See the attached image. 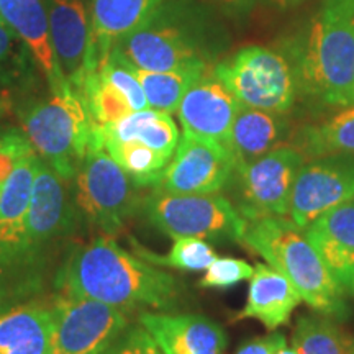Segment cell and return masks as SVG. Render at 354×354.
Segmentation results:
<instances>
[{
  "mask_svg": "<svg viewBox=\"0 0 354 354\" xmlns=\"http://www.w3.org/2000/svg\"><path fill=\"white\" fill-rule=\"evenodd\" d=\"M55 286L59 294L92 299L125 312H169L183 295V286L172 274L123 250L109 234L74 248L57 269Z\"/></svg>",
  "mask_w": 354,
  "mask_h": 354,
  "instance_id": "cell-1",
  "label": "cell"
},
{
  "mask_svg": "<svg viewBox=\"0 0 354 354\" xmlns=\"http://www.w3.org/2000/svg\"><path fill=\"white\" fill-rule=\"evenodd\" d=\"M299 88L330 105H351L354 0H325L310 21L292 66Z\"/></svg>",
  "mask_w": 354,
  "mask_h": 354,
  "instance_id": "cell-2",
  "label": "cell"
},
{
  "mask_svg": "<svg viewBox=\"0 0 354 354\" xmlns=\"http://www.w3.org/2000/svg\"><path fill=\"white\" fill-rule=\"evenodd\" d=\"M241 243L289 279L304 302L317 313L335 320L348 317L346 290L331 276L304 228L294 221L286 216L248 221Z\"/></svg>",
  "mask_w": 354,
  "mask_h": 354,
  "instance_id": "cell-3",
  "label": "cell"
},
{
  "mask_svg": "<svg viewBox=\"0 0 354 354\" xmlns=\"http://www.w3.org/2000/svg\"><path fill=\"white\" fill-rule=\"evenodd\" d=\"M21 125L38 156L68 183L86 158L97 123L81 92L68 84L30 105L21 115Z\"/></svg>",
  "mask_w": 354,
  "mask_h": 354,
  "instance_id": "cell-4",
  "label": "cell"
},
{
  "mask_svg": "<svg viewBox=\"0 0 354 354\" xmlns=\"http://www.w3.org/2000/svg\"><path fill=\"white\" fill-rule=\"evenodd\" d=\"M37 151L17 161L0 189V313L26 304L39 294L41 284L26 266V214L38 162Z\"/></svg>",
  "mask_w": 354,
  "mask_h": 354,
  "instance_id": "cell-5",
  "label": "cell"
},
{
  "mask_svg": "<svg viewBox=\"0 0 354 354\" xmlns=\"http://www.w3.org/2000/svg\"><path fill=\"white\" fill-rule=\"evenodd\" d=\"M141 210L158 232L172 240L192 236L241 243L248 225L234 203L221 194L184 196L151 189L141 201Z\"/></svg>",
  "mask_w": 354,
  "mask_h": 354,
  "instance_id": "cell-6",
  "label": "cell"
},
{
  "mask_svg": "<svg viewBox=\"0 0 354 354\" xmlns=\"http://www.w3.org/2000/svg\"><path fill=\"white\" fill-rule=\"evenodd\" d=\"M77 210L92 227L104 234L115 236L125 227V221L141 207L138 189L113 158L105 151L95 127V135L76 177Z\"/></svg>",
  "mask_w": 354,
  "mask_h": 354,
  "instance_id": "cell-7",
  "label": "cell"
},
{
  "mask_svg": "<svg viewBox=\"0 0 354 354\" xmlns=\"http://www.w3.org/2000/svg\"><path fill=\"white\" fill-rule=\"evenodd\" d=\"M212 71L246 107L287 113L297 99L294 68L284 56L269 48L246 46Z\"/></svg>",
  "mask_w": 354,
  "mask_h": 354,
  "instance_id": "cell-8",
  "label": "cell"
},
{
  "mask_svg": "<svg viewBox=\"0 0 354 354\" xmlns=\"http://www.w3.org/2000/svg\"><path fill=\"white\" fill-rule=\"evenodd\" d=\"M77 207L71 201L64 180L38 158L26 214V266L39 284H44L53 253L76 230Z\"/></svg>",
  "mask_w": 354,
  "mask_h": 354,
  "instance_id": "cell-9",
  "label": "cell"
},
{
  "mask_svg": "<svg viewBox=\"0 0 354 354\" xmlns=\"http://www.w3.org/2000/svg\"><path fill=\"white\" fill-rule=\"evenodd\" d=\"M305 156L299 148L282 145L245 165H236L228 187L234 207L248 221L286 216L294 183Z\"/></svg>",
  "mask_w": 354,
  "mask_h": 354,
  "instance_id": "cell-10",
  "label": "cell"
},
{
  "mask_svg": "<svg viewBox=\"0 0 354 354\" xmlns=\"http://www.w3.org/2000/svg\"><path fill=\"white\" fill-rule=\"evenodd\" d=\"M50 305L53 354H99L130 323L125 310L92 299L57 292Z\"/></svg>",
  "mask_w": 354,
  "mask_h": 354,
  "instance_id": "cell-11",
  "label": "cell"
},
{
  "mask_svg": "<svg viewBox=\"0 0 354 354\" xmlns=\"http://www.w3.org/2000/svg\"><path fill=\"white\" fill-rule=\"evenodd\" d=\"M236 159L227 145L183 135L153 189L184 196H209L227 189Z\"/></svg>",
  "mask_w": 354,
  "mask_h": 354,
  "instance_id": "cell-12",
  "label": "cell"
},
{
  "mask_svg": "<svg viewBox=\"0 0 354 354\" xmlns=\"http://www.w3.org/2000/svg\"><path fill=\"white\" fill-rule=\"evenodd\" d=\"M354 197V154L312 158L300 167L292 189L289 215L300 228Z\"/></svg>",
  "mask_w": 354,
  "mask_h": 354,
  "instance_id": "cell-13",
  "label": "cell"
},
{
  "mask_svg": "<svg viewBox=\"0 0 354 354\" xmlns=\"http://www.w3.org/2000/svg\"><path fill=\"white\" fill-rule=\"evenodd\" d=\"M44 6L57 64L79 92L97 69L91 15L84 0H44Z\"/></svg>",
  "mask_w": 354,
  "mask_h": 354,
  "instance_id": "cell-14",
  "label": "cell"
},
{
  "mask_svg": "<svg viewBox=\"0 0 354 354\" xmlns=\"http://www.w3.org/2000/svg\"><path fill=\"white\" fill-rule=\"evenodd\" d=\"M159 12L161 8L140 28L115 44L122 55L135 68L153 73L207 66L194 39L180 26L162 20Z\"/></svg>",
  "mask_w": 354,
  "mask_h": 354,
  "instance_id": "cell-15",
  "label": "cell"
},
{
  "mask_svg": "<svg viewBox=\"0 0 354 354\" xmlns=\"http://www.w3.org/2000/svg\"><path fill=\"white\" fill-rule=\"evenodd\" d=\"M240 107V100L209 69L185 92L177 115L184 135L214 140L228 146Z\"/></svg>",
  "mask_w": 354,
  "mask_h": 354,
  "instance_id": "cell-16",
  "label": "cell"
},
{
  "mask_svg": "<svg viewBox=\"0 0 354 354\" xmlns=\"http://www.w3.org/2000/svg\"><path fill=\"white\" fill-rule=\"evenodd\" d=\"M165 354H225L227 331L220 323L198 313L141 310L138 320Z\"/></svg>",
  "mask_w": 354,
  "mask_h": 354,
  "instance_id": "cell-17",
  "label": "cell"
},
{
  "mask_svg": "<svg viewBox=\"0 0 354 354\" xmlns=\"http://www.w3.org/2000/svg\"><path fill=\"white\" fill-rule=\"evenodd\" d=\"M331 276L344 290L354 281V197L304 228Z\"/></svg>",
  "mask_w": 354,
  "mask_h": 354,
  "instance_id": "cell-18",
  "label": "cell"
},
{
  "mask_svg": "<svg viewBox=\"0 0 354 354\" xmlns=\"http://www.w3.org/2000/svg\"><path fill=\"white\" fill-rule=\"evenodd\" d=\"M0 19L26 44L51 91L68 86L69 81L57 64L53 50L44 0H0Z\"/></svg>",
  "mask_w": 354,
  "mask_h": 354,
  "instance_id": "cell-19",
  "label": "cell"
},
{
  "mask_svg": "<svg viewBox=\"0 0 354 354\" xmlns=\"http://www.w3.org/2000/svg\"><path fill=\"white\" fill-rule=\"evenodd\" d=\"M250 279L246 304L236 320H258L269 331H276L290 322L292 312L302 297L292 282L272 266L258 263Z\"/></svg>",
  "mask_w": 354,
  "mask_h": 354,
  "instance_id": "cell-20",
  "label": "cell"
},
{
  "mask_svg": "<svg viewBox=\"0 0 354 354\" xmlns=\"http://www.w3.org/2000/svg\"><path fill=\"white\" fill-rule=\"evenodd\" d=\"M0 354H53L50 302H26L0 313Z\"/></svg>",
  "mask_w": 354,
  "mask_h": 354,
  "instance_id": "cell-21",
  "label": "cell"
},
{
  "mask_svg": "<svg viewBox=\"0 0 354 354\" xmlns=\"http://www.w3.org/2000/svg\"><path fill=\"white\" fill-rule=\"evenodd\" d=\"M166 0H91L97 64L128 33L146 24Z\"/></svg>",
  "mask_w": 354,
  "mask_h": 354,
  "instance_id": "cell-22",
  "label": "cell"
},
{
  "mask_svg": "<svg viewBox=\"0 0 354 354\" xmlns=\"http://www.w3.org/2000/svg\"><path fill=\"white\" fill-rule=\"evenodd\" d=\"M282 115L284 113L266 112L241 104L228 143L236 165L254 161L277 146L286 145L289 125Z\"/></svg>",
  "mask_w": 354,
  "mask_h": 354,
  "instance_id": "cell-23",
  "label": "cell"
},
{
  "mask_svg": "<svg viewBox=\"0 0 354 354\" xmlns=\"http://www.w3.org/2000/svg\"><path fill=\"white\" fill-rule=\"evenodd\" d=\"M97 133L100 141H140L169 159L180 140L171 113L154 109L138 110L113 123L97 125Z\"/></svg>",
  "mask_w": 354,
  "mask_h": 354,
  "instance_id": "cell-24",
  "label": "cell"
},
{
  "mask_svg": "<svg viewBox=\"0 0 354 354\" xmlns=\"http://www.w3.org/2000/svg\"><path fill=\"white\" fill-rule=\"evenodd\" d=\"M300 151L307 158L354 154V104L326 120L304 128Z\"/></svg>",
  "mask_w": 354,
  "mask_h": 354,
  "instance_id": "cell-25",
  "label": "cell"
},
{
  "mask_svg": "<svg viewBox=\"0 0 354 354\" xmlns=\"http://www.w3.org/2000/svg\"><path fill=\"white\" fill-rule=\"evenodd\" d=\"M133 71L143 87L148 107L166 113H174L179 109L185 92L202 77L205 71H209V66L166 71V73H153V71H143L133 66Z\"/></svg>",
  "mask_w": 354,
  "mask_h": 354,
  "instance_id": "cell-26",
  "label": "cell"
},
{
  "mask_svg": "<svg viewBox=\"0 0 354 354\" xmlns=\"http://www.w3.org/2000/svg\"><path fill=\"white\" fill-rule=\"evenodd\" d=\"M292 346L299 354H354L353 339L343 333L335 318L317 312L297 318Z\"/></svg>",
  "mask_w": 354,
  "mask_h": 354,
  "instance_id": "cell-27",
  "label": "cell"
},
{
  "mask_svg": "<svg viewBox=\"0 0 354 354\" xmlns=\"http://www.w3.org/2000/svg\"><path fill=\"white\" fill-rule=\"evenodd\" d=\"M105 151L127 172L136 187H154L171 161L140 141H102Z\"/></svg>",
  "mask_w": 354,
  "mask_h": 354,
  "instance_id": "cell-28",
  "label": "cell"
},
{
  "mask_svg": "<svg viewBox=\"0 0 354 354\" xmlns=\"http://www.w3.org/2000/svg\"><path fill=\"white\" fill-rule=\"evenodd\" d=\"M133 246H135V253L148 263L158 266V268H171L185 272L205 271L218 258L209 243L202 238L192 236L176 238L171 251L166 254L153 253L145 246L138 245L135 240H133Z\"/></svg>",
  "mask_w": 354,
  "mask_h": 354,
  "instance_id": "cell-29",
  "label": "cell"
},
{
  "mask_svg": "<svg viewBox=\"0 0 354 354\" xmlns=\"http://www.w3.org/2000/svg\"><path fill=\"white\" fill-rule=\"evenodd\" d=\"M79 92H81L84 100H86L92 118H94L97 125L113 123L133 112L125 97L112 84L105 81L97 73V69L86 79V82H84Z\"/></svg>",
  "mask_w": 354,
  "mask_h": 354,
  "instance_id": "cell-30",
  "label": "cell"
},
{
  "mask_svg": "<svg viewBox=\"0 0 354 354\" xmlns=\"http://www.w3.org/2000/svg\"><path fill=\"white\" fill-rule=\"evenodd\" d=\"M97 73L125 97L133 112L149 109L143 87L133 71V64L117 46H113L109 56L97 64Z\"/></svg>",
  "mask_w": 354,
  "mask_h": 354,
  "instance_id": "cell-31",
  "label": "cell"
},
{
  "mask_svg": "<svg viewBox=\"0 0 354 354\" xmlns=\"http://www.w3.org/2000/svg\"><path fill=\"white\" fill-rule=\"evenodd\" d=\"M253 272L254 268L245 259L216 258L205 269L198 286L203 289H228L243 281H250Z\"/></svg>",
  "mask_w": 354,
  "mask_h": 354,
  "instance_id": "cell-32",
  "label": "cell"
},
{
  "mask_svg": "<svg viewBox=\"0 0 354 354\" xmlns=\"http://www.w3.org/2000/svg\"><path fill=\"white\" fill-rule=\"evenodd\" d=\"M99 354H165L156 339L138 322L128 323L123 331Z\"/></svg>",
  "mask_w": 354,
  "mask_h": 354,
  "instance_id": "cell-33",
  "label": "cell"
},
{
  "mask_svg": "<svg viewBox=\"0 0 354 354\" xmlns=\"http://www.w3.org/2000/svg\"><path fill=\"white\" fill-rule=\"evenodd\" d=\"M286 344V335L281 333V331H272V333L266 336H259V338L246 342L234 354H276Z\"/></svg>",
  "mask_w": 354,
  "mask_h": 354,
  "instance_id": "cell-34",
  "label": "cell"
},
{
  "mask_svg": "<svg viewBox=\"0 0 354 354\" xmlns=\"http://www.w3.org/2000/svg\"><path fill=\"white\" fill-rule=\"evenodd\" d=\"M15 38H17L15 33L8 28V26L6 25V21L0 19V63H2V61L8 56V53H10V48H12V43Z\"/></svg>",
  "mask_w": 354,
  "mask_h": 354,
  "instance_id": "cell-35",
  "label": "cell"
},
{
  "mask_svg": "<svg viewBox=\"0 0 354 354\" xmlns=\"http://www.w3.org/2000/svg\"><path fill=\"white\" fill-rule=\"evenodd\" d=\"M15 165H17V159L0 149V185H3V183L8 179V176L12 174Z\"/></svg>",
  "mask_w": 354,
  "mask_h": 354,
  "instance_id": "cell-36",
  "label": "cell"
},
{
  "mask_svg": "<svg viewBox=\"0 0 354 354\" xmlns=\"http://www.w3.org/2000/svg\"><path fill=\"white\" fill-rule=\"evenodd\" d=\"M221 2H225L227 6H232V7H243V6H248L251 0H221Z\"/></svg>",
  "mask_w": 354,
  "mask_h": 354,
  "instance_id": "cell-37",
  "label": "cell"
},
{
  "mask_svg": "<svg viewBox=\"0 0 354 354\" xmlns=\"http://www.w3.org/2000/svg\"><path fill=\"white\" fill-rule=\"evenodd\" d=\"M276 354H299V351L294 346H292V344H290V346H287V344H286V346L279 349Z\"/></svg>",
  "mask_w": 354,
  "mask_h": 354,
  "instance_id": "cell-38",
  "label": "cell"
},
{
  "mask_svg": "<svg viewBox=\"0 0 354 354\" xmlns=\"http://www.w3.org/2000/svg\"><path fill=\"white\" fill-rule=\"evenodd\" d=\"M274 2L279 3L282 7H289V6H295V3L302 2V0H274Z\"/></svg>",
  "mask_w": 354,
  "mask_h": 354,
  "instance_id": "cell-39",
  "label": "cell"
},
{
  "mask_svg": "<svg viewBox=\"0 0 354 354\" xmlns=\"http://www.w3.org/2000/svg\"><path fill=\"white\" fill-rule=\"evenodd\" d=\"M349 292H351V294H354V281H353V286H351V290H349Z\"/></svg>",
  "mask_w": 354,
  "mask_h": 354,
  "instance_id": "cell-40",
  "label": "cell"
},
{
  "mask_svg": "<svg viewBox=\"0 0 354 354\" xmlns=\"http://www.w3.org/2000/svg\"><path fill=\"white\" fill-rule=\"evenodd\" d=\"M354 104V91H353V97H351V105Z\"/></svg>",
  "mask_w": 354,
  "mask_h": 354,
  "instance_id": "cell-41",
  "label": "cell"
},
{
  "mask_svg": "<svg viewBox=\"0 0 354 354\" xmlns=\"http://www.w3.org/2000/svg\"><path fill=\"white\" fill-rule=\"evenodd\" d=\"M353 353H354V339H353Z\"/></svg>",
  "mask_w": 354,
  "mask_h": 354,
  "instance_id": "cell-42",
  "label": "cell"
},
{
  "mask_svg": "<svg viewBox=\"0 0 354 354\" xmlns=\"http://www.w3.org/2000/svg\"><path fill=\"white\" fill-rule=\"evenodd\" d=\"M0 189H2V185H0Z\"/></svg>",
  "mask_w": 354,
  "mask_h": 354,
  "instance_id": "cell-43",
  "label": "cell"
}]
</instances>
